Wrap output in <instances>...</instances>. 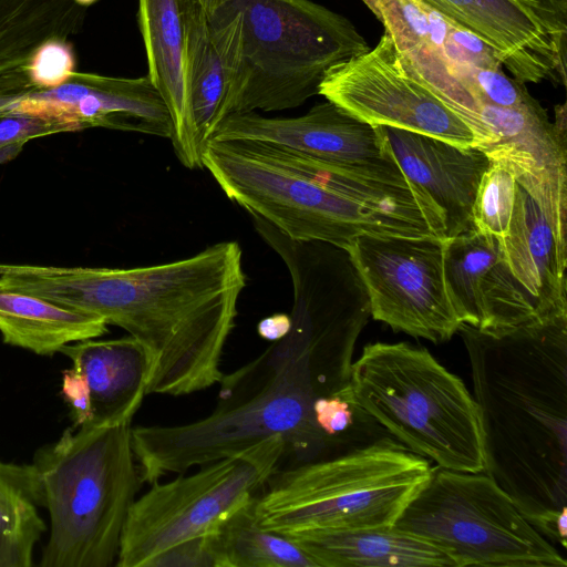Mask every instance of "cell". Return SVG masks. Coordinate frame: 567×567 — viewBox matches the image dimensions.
<instances>
[{
	"instance_id": "2",
	"label": "cell",
	"mask_w": 567,
	"mask_h": 567,
	"mask_svg": "<svg viewBox=\"0 0 567 567\" xmlns=\"http://www.w3.org/2000/svg\"><path fill=\"white\" fill-rule=\"evenodd\" d=\"M0 281L123 328L147 355L146 393L178 396L221 380L246 275L238 243L221 241L135 268L0 265Z\"/></svg>"
},
{
	"instance_id": "11",
	"label": "cell",
	"mask_w": 567,
	"mask_h": 567,
	"mask_svg": "<svg viewBox=\"0 0 567 567\" xmlns=\"http://www.w3.org/2000/svg\"><path fill=\"white\" fill-rule=\"evenodd\" d=\"M344 248L365 286L373 319L434 343L458 331L444 285V239L364 235Z\"/></svg>"
},
{
	"instance_id": "24",
	"label": "cell",
	"mask_w": 567,
	"mask_h": 567,
	"mask_svg": "<svg viewBox=\"0 0 567 567\" xmlns=\"http://www.w3.org/2000/svg\"><path fill=\"white\" fill-rule=\"evenodd\" d=\"M107 332L95 315L66 308L0 281V333L7 344L51 355L61 348Z\"/></svg>"
},
{
	"instance_id": "3",
	"label": "cell",
	"mask_w": 567,
	"mask_h": 567,
	"mask_svg": "<svg viewBox=\"0 0 567 567\" xmlns=\"http://www.w3.org/2000/svg\"><path fill=\"white\" fill-rule=\"evenodd\" d=\"M485 473L567 547V316L498 331L461 323Z\"/></svg>"
},
{
	"instance_id": "22",
	"label": "cell",
	"mask_w": 567,
	"mask_h": 567,
	"mask_svg": "<svg viewBox=\"0 0 567 567\" xmlns=\"http://www.w3.org/2000/svg\"><path fill=\"white\" fill-rule=\"evenodd\" d=\"M282 535L295 542L317 567H455L436 546L394 526Z\"/></svg>"
},
{
	"instance_id": "5",
	"label": "cell",
	"mask_w": 567,
	"mask_h": 567,
	"mask_svg": "<svg viewBox=\"0 0 567 567\" xmlns=\"http://www.w3.org/2000/svg\"><path fill=\"white\" fill-rule=\"evenodd\" d=\"M431 470L389 434L334 457L279 466L256 497V517L279 534L391 527Z\"/></svg>"
},
{
	"instance_id": "7",
	"label": "cell",
	"mask_w": 567,
	"mask_h": 567,
	"mask_svg": "<svg viewBox=\"0 0 567 567\" xmlns=\"http://www.w3.org/2000/svg\"><path fill=\"white\" fill-rule=\"evenodd\" d=\"M231 2L240 55L218 123L231 113L298 107L319 94L329 68L370 49L348 18L312 0Z\"/></svg>"
},
{
	"instance_id": "27",
	"label": "cell",
	"mask_w": 567,
	"mask_h": 567,
	"mask_svg": "<svg viewBox=\"0 0 567 567\" xmlns=\"http://www.w3.org/2000/svg\"><path fill=\"white\" fill-rule=\"evenodd\" d=\"M257 497V496H256ZM254 497L213 533L220 567H317L290 538L262 528Z\"/></svg>"
},
{
	"instance_id": "6",
	"label": "cell",
	"mask_w": 567,
	"mask_h": 567,
	"mask_svg": "<svg viewBox=\"0 0 567 567\" xmlns=\"http://www.w3.org/2000/svg\"><path fill=\"white\" fill-rule=\"evenodd\" d=\"M351 388L359 405L411 452L443 468L485 471L475 399L427 349L368 344L352 363Z\"/></svg>"
},
{
	"instance_id": "13",
	"label": "cell",
	"mask_w": 567,
	"mask_h": 567,
	"mask_svg": "<svg viewBox=\"0 0 567 567\" xmlns=\"http://www.w3.org/2000/svg\"><path fill=\"white\" fill-rule=\"evenodd\" d=\"M501 257L482 282L483 322L498 331L567 316V248L518 184Z\"/></svg>"
},
{
	"instance_id": "15",
	"label": "cell",
	"mask_w": 567,
	"mask_h": 567,
	"mask_svg": "<svg viewBox=\"0 0 567 567\" xmlns=\"http://www.w3.org/2000/svg\"><path fill=\"white\" fill-rule=\"evenodd\" d=\"M420 1L493 47L518 82L566 85V8L538 0Z\"/></svg>"
},
{
	"instance_id": "18",
	"label": "cell",
	"mask_w": 567,
	"mask_h": 567,
	"mask_svg": "<svg viewBox=\"0 0 567 567\" xmlns=\"http://www.w3.org/2000/svg\"><path fill=\"white\" fill-rule=\"evenodd\" d=\"M208 141L260 142L324 161L402 172L378 126L330 101L297 117L231 113L215 126Z\"/></svg>"
},
{
	"instance_id": "16",
	"label": "cell",
	"mask_w": 567,
	"mask_h": 567,
	"mask_svg": "<svg viewBox=\"0 0 567 567\" xmlns=\"http://www.w3.org/2000/svg\"><path fill=\"white\" fill-rule=\"evenodd\" d=\"M25 115L55 121L74 132L104 127L172 137L167 105L147 75L115 78L73 72L53 89H32L9 96L0 116Z\"/></svg>"
},
{
	"instance_id": "34",
	"label": "cell",
	"mask_w": 567,
	"mask_h": 567,
	"mask_svg": "<svg viewBox=\"0 0 567 567\" xmlns=\"http://www.w3.org/2000/svg\"><path fill=\"white\" fill-rule=\"evenodd\" d=\"M291 319L287 313H275L264 318L257 326L258 334L268 341L284 338L290 330Z\"/></svg>"
},
{
	"instance_id": "30",
	"label": "cell",
	"mask_w": 567,
	"mask_h": 567,
	"mask_svg": "<svg viewBox=\"0 0 567 567\" xmlns=\"http://www.w3.org/2000/svg\"><path fill=\"white\" fill-rule=\"evenodd\" d=\"M461 76L480 105L486 103L515 109L524 105L532 97L525 84L506 75L502 68H465Z\"/></svg>"
},
{
	"instance_id": "35",
	"label": "cell",
	"mask_w": 567,
	"mask_h": 567,
	"mask_svg": "<svg viewBox=\"0 0 567 567\" xmlns=\"http://www.w3.org/2000/svg\"><path fill=\"white\" fill-rule=\"evenodd\" d=\"M75 3L82 6V7H85L87 8L89 6L95 3L96 1L99 0H73Z\"/></svg>"
},
{
	"instance_id": "1",
	"label": "cell",
	"mask_w": 567,
	"mask_h": 567,
	"mask_svg": "<svg viewBox=\"0 0 567 567\" xmlns=\"http://www.w3.org/2000/svg\"><path fill=\"white\" fill-rule=\"evenodd\" d=\"M278 256L292 282L290 330L223 375L209 415L181 425L132 427L142 482L183 474L271 437L284 441L281 461L289 457V465L324 458L313 406L351 386L354 346L371 316L370 300L342 247L290 240Z\"/></svg>"
},
{
	"instance_id": "23",
	"label": "cell",
	"mask_w": 567,
	"mask_h": 567,
	"mask_svg": "<svg viewBox=\"0 0 567 567\" xmlns=\"http://www.w3.org/2000/svg\"><path fill=\"white\" fill-rule=\"evenodd\" d=\"M85 14L73 0H0V95L34 89L28 64L35 50L79 33Z\"/></svg>"
},
{
	"instance_id": "10",
	"label": "cell",
	"mask_w": 567,
	"mask_h": 567,
	"mask_svg": "<svg viewBox=\"0 0 567 567\" xmlns=\"http://www.w3.org/2000/svg\"><path fill=\"white\" fill-rule=\"evenodd\" d=\"M284 452V441L271 437L192 475L153 483L128 512L115 565L146 567L164 550L214 533L256 497L280 466Z\"/></svg>"
},
{
	"instance_id": "14",
	"label": "cell",
	"mask_w": 567,
	"mask_h": 567,
	"mask_svg": "<svg viewBox=\"0 0 567 567\" xmlns=\"http://www.w3.org/2000/svg\"><path fill=\"white\" fill-rule=\"evenodd\" d=\"M480 120L486 141L477 147L514 175L567 248L566 104L555 106L550 122L533 96L515 109L482 103Z\"/></svg>"
},
{
	"instance_id": "26",
	"label": "cell",
	"mask_w": 567,
	"mask_h": 567,
	"mask_svg": "<svg viewBox=\"0 0 567 567\" xmlns=\"http://www.w3.org/2000/svg\"><path fill=\"white\" fill-rule=\"evenodd\" d=\"M43 491L34 464L0 462V567H30L45 530Z\"/></svg>"
},
{
	"instance_id": "21",
	"label": "cell",
	"mask_w": 567,
	"mask_h": 567,
	"mask_svg": "<svg viewBox=\"0 0 567 567\" xmlns=\"http://www.w3.org/2000/svg\"><path fill=\"white\" fill-rule=\"evenodd\" d=\"M60 352L72 361L86 392L90 416L82 427L131 422L147 394L148 360L137 340L87 339Z\"/></svg>"
},
{
	"instance_id": "12",
	"label": "cell",
	"mask_w": 567,
	"mask_h": 567,
	"mask_svg": "<svg viewBox=\"0 0 567 567\" xmlns=\"http://www.w3.org/2000/svg\"><path fill=\"white\" fill-rule=\"evenodd\" d=\"M319 94L373 126L421 133L464 147L476 144L467 123L422 81L385 31L372 49L329 68Z\"/></svg>"
},
{
	"instance_id": "33",
	"label": "cell",
	"mask_w": 567,
	"mask_h": 567,
	"mask_svg": "<svg viewBox=\"0 0 567 567\" xmlns=\"http://www.w3.org/2000/svg\"><path fill=\"white\" fill-rule=\"evenodd\" d=\"M146 567H220L213 533L164 550Z\"/></svg>"
},
{
	"instance_id": "25",
	"label": "cell",
	"mask_w": 567,
	"mask_h": 567,
	"mask_svg": "<svg viewBox=\"0 0 567 567\" xmlns=\"http://www.w3.org/2000/svg\"><path fill=\"white\" fill-rule=\"evenodd\" d=\"M178 3L193 116L204 150L218 123L227 76L200 0H178Z\"/></svg>"
},
{
	"instance_id": "8",
	"label": "cell",
	"mask_w": 567,
	"mask_h": 567,
	"mask_svg": "<svg viewBox=\"0 0 567 567\" xmlns=\"http://www.w3.org/2000/svg\"><path fill=\"white\" fill-rule=\"evenodd\" d=\"M393 526L436 546L455 567L567 566L485 472L432 467Z\"/></svg>"
},
{
	"instance_id": "20",
	"label": "cell",
	"mask_w": 567,
	"mask_h": 567,
	"mask_svg": "<svg viewBox=\"0 0 567 567\" xmlns=\"http://www.w3.org/2000/svg\"><path fill=\"white\" fill-rule=\"evenodd\" d=\"M137 22L147 59V76L165 101L172 120V144L187 168H203L185 70L178 0H137Z\"/></svg>"
},
{
	"instance_id": "29",
	"label": "cell",
	"mask_w": 567,
	"mask_h": 567,
	"mask_svg": "<svg viewBox=\"0 0 567 567\" xmlns=\"http://www.w3.org/2000/svg\"><path fill=\"white\" fill-rule=\"evenodd\" d=\"M518 183L504 166L491 162L483 174L472 209V226L498 240L507 236Z\"/></svg>"
},
{
	"instance_id": "4",
	"label": "cell",
	"mask_w": 567,
	"mask_h": 567,
	"mask_svg": "<svg viewBox=\"0 0 567 567\" xmlns=\"http://www.w3.org/2000/svg\"><path fill=\"white\" fill-rule=\"evenodd\" d=\"M131 422L69 429L33 462L51 530L42 567H110L141 481Z\"/></svg>"
},
{
	"instance_id": "28",
	"label": "cell",
	"mask_w": 567,
	"mask_h": 567,
	"mask_svg": "<svg viewBox=\"0 0 567 567\" xmlns=\"http://www.w3.org/2000/svg\"><path fill=\"white\" fill-rule=\"evenodd\" d=\"M499 257V240L473 227L444 239V285L461 323L481 328L483 322L482 282Z\"/></svg>"
},
{
	"instance_id": "17",
	"label": "cell",
	"mask_w": 567,
	"mask_h": 567,
	"mask_svg": "<svg viewBox=\"0 0 567 567\" xmlns=\"http://www.w3.org/2000/svg\"><path fill=\"white\" fill-rule=\"evenodd\" d=\"M411 186L431 233L442 239L472 228V209L491 161L476 146L391 126H378Z\"/></svg>"
},
{
	"instance_id": "31",
	"label": "cell",
	"mask_w": 567,
	"mask_h": 567,
	"mask_svg": "<svg viewBox=\"0 0 567 567\" xmlns=\"http://www.w3.org/2000/svg\"><path fill=\"white\" fill-rule=\"evenodd\" d=\"M75 68V54L69 40L53 39L41 44L28 64L34 89H53L66 82Z\"/></svg>"
},
{
	"instance_id": "32",
	"label": "cell",
	"mask_w": 567,
	"mask_h": 567,
	"mask_svg": "<svg viewBox=\"0 0 567 567\" xmlns=\"http://www.w3.org/2000/svg\"><path fill=\"white\" fill-rule=\"evenodd\" d=\"M446 55L461 81L465 68H502L499 55L493 47L454 22L447 32Z\"/></svg>"
},
{
	"instance_id": "19",
	"label": "cell",
	"mask_w": 567,
	"mask_h": 567,
	"mask_svg": "<svg viewBox=\"0 0 567 567\" xmlns=\"http://www.w3.org/2000/svg\"><path fill=\"white\" fill-rule=\"evenodd\" d=\"M383 24L422 81L472 128L476 146L486 141L480 103L458 79L446 55L451 20L420 0H361Z\"/></svg>"
},
{
	"instance_id": "9",
	"label": "cell",
	"mask_w": 567,
	"mask_h": 567,
	"mask_svg": "<svg viewBox=\"0 0 567 567\" xmlns=\"http://www.w3.org/2000/svg\"><path fill=\"white\" fill-rule=\"evenodd\" d=\"M202 165L231 202L296 240L346 247L359 236L433 235L375 212L252 151L244 141H208Z\"/></svg>"
}]
</instances>
